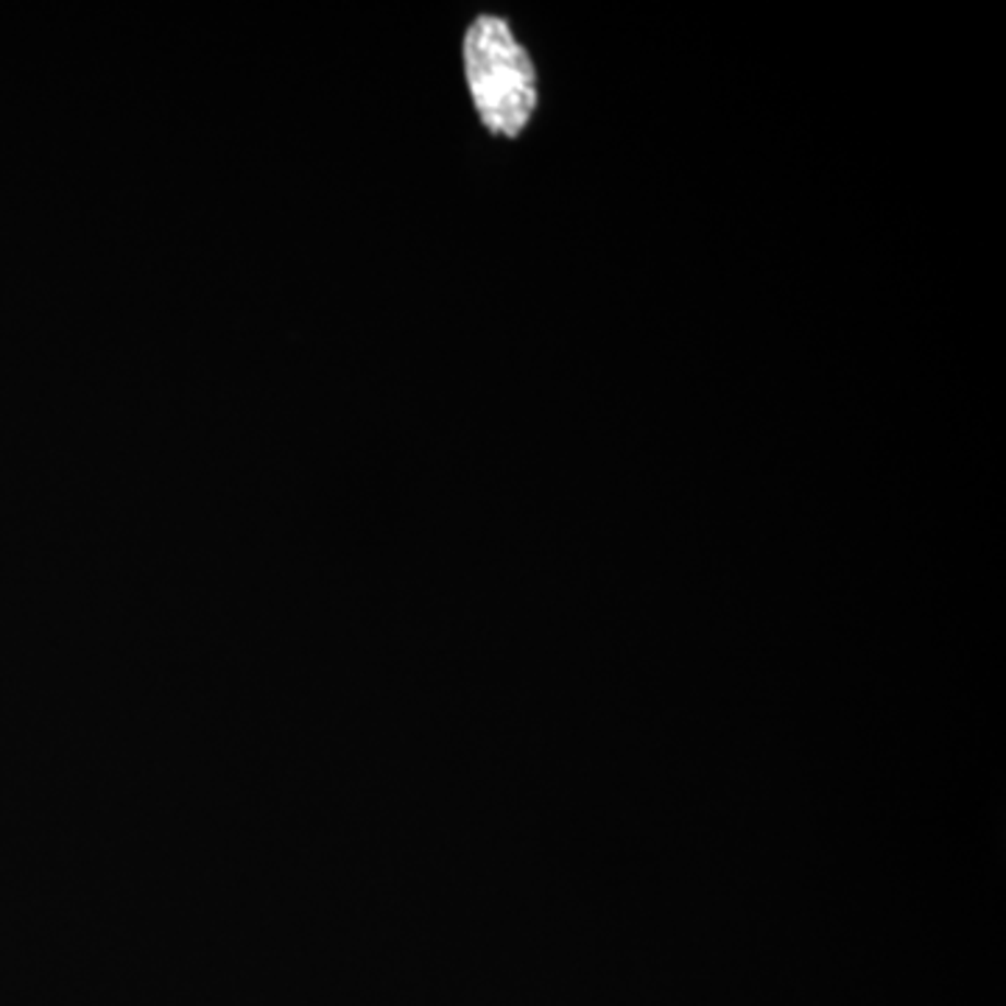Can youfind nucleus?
<instances>
[{
    "label": "nucleus",
    "mask_w": 1006,
    "mask_h": 1006,
    "mask_svg": "<svg viewBox=\"0 0 1006 1006\" xmlns=\"http://www.w3.org/2000/svg\"><path fill=\"white\" fill-rule=\"evenodd\" d=\"M464 79L484 127L500 138H518L540 102L537 68L498 14L470 23L462 45Z\"/></svg>",
    "instance_id": "f257e3e1"
}]
</instances>
